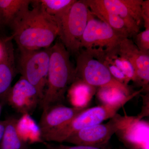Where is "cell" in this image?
Segmentation results:
<instances>
[{
  "label": "cell",
  "instance_id": "5bb4252c",
  "mask_svg": "<svg viewBox=\"0 0 149 149\" xmlns=\"http://www.w3.org/2000/svg\"><path fill=\"white\" fill-rule=\"evenodd\" d=\"M30 0H0V24L13 25L29 8Z\"/></svg>",
  "mask_w": 149,
  "mask_h": 149
},
{
  "label": "cell",
  "instance_id": "5b68a950",
  "mask_svg": "<svg viewBox=\"0 0 149 149\" xmlns=\"http://www.w3.org/2000/svg\"><path fill=\"white\" fill-rule=\"evenodd\" d=\"M92 14L84 0H76L62 16L55 18L60 41L70 54L77 55L81 39Z\"/></svg>",
  "mask_w": 149,
  "mask_h": 149
},
{
  "label": "cell",
  "instance_id": "30bf717a",
  "mask_svg": "<svg viewBox=\"0 0 149 149\" xmlns=\"http://www.w3.org/2000/svg\"><path fill=\"white\" fill-rule=\"evenodd\" d=\"M6 96L11 106L22 115L31 114L41 102L36 88L22 76Z\"/></svg>",
  "mask_w": 149,
  "mask_h": 149
},
{
  "label": "cell",
  "instance_id": "8992f818",
  "mask_svg": "<svg viewBox=\"0 0 149 149\" xmlns=\"http://www.w3.org/2000/svg\"><path fill=\"white\" fill-rule=\"evenodd\" d=\"M141 118L139 116H122L117 113L106 123H100L80 130L66 139L64 143L92 146H107L115 133L130 128Z\"/></svg>",
  "mask_w": 149,
  "mask_h": 149
},
{
  "label": "cell",
  "instance_id": "9a60e30c",
  "mask_svg": "<svg viewBox=\"0 0 149 149\" xmlns=\"http://www.w3.org/2000/svg\"><path fill=\"white\" fill-rule=\"evenodd\" d=\"M18 119L14 117L6 120V126L0 149H29L28 144L19 133L17 128Z\"/></svg>",
  "mask_w": 149,
  "mask_h": 149
},
{
  "label": "cell",
  "instance_id": "ba28073f",
  "mask_svg": "<svg viewBox=\"0 0 149 149\" xmlns=\"http://www.w3.org/2000/svg\"><path fill=\"white\" fill-rule=\"evenodd\" d=\"M90 10H103L120 16L132 37L140 32L143 23L141 16L143 0H84Z\"/></svg>",
  "mask_w": 149,
  "mask_h": 149
},
{
  "label": "cell",
  "instance_id": "4fadbf2b",
  "mask_svg": "<svg viewBox=\"0 0 149 149\" xmlns=\"http://www.w3.org/2000/svg\"><path fill=\"white\" fill-rule=\"evenodd\" d=\"M3 53L0 59V96L6 95L15 74L14 55L10 43L3 44Z\"/></svg>",
  "mask_w": 149,
  "mask_h": 149
},
{
  "label": "cell",
  "instance_id": "2e32d148",
  "mask_svg": "<svg viewBox=\"0 0 149 149\" xmlns=\"http://www.w3.org/2000/svg\"><path fill=\"white\" fill-rule=\"evenodd\" d=\"M117 46L114 49L107 52L106 59L123 72L128 82L130 80L136 82V71L134 66L128 60L118 52Z\"/></svg>",
  "mask_w": 149,
  "mask_h": 149
},
{
  "label": "cell",
  "instance_id": "d6986e66",
  "mask_svg": "<svg viewBox=\"0 0 149 149\" xmlns=\"http://www.w3.org/2000/svg\"><path fill=\"white\" fill-rule=\"evenodd\" d=\"M133 42L137 47L144 53L149 54V29H145L133 36Z\"/></svg>",
  "mask_w": 149,
  "mask_h": 149
},
{
  "label": "cell",
  "instance_id": "7c38bea8",
  "mask_svg": "<svg viewBox=\"0 0 149 149\" xmlns=\"http://www.w3.org/2000/svg\"><path fill=\"white\" fill-rule=\"evenodd\" d=\"M118 52L132 63L136 71L135 83L148 91L149 83V54L144 53L137 47L132 40L125 38L117 45Z\"/></svg>",
  "mask_w": 149,
  "mask_h": 149
},
{
  "label": "cell",
  "instance_id": "cb8c5ba5",
  "mask_svg": "<svg viewBox=\"0 0 149 149\" xmlns=\"http://www.w3.org/2000/svg\"><path fill=\"white\" fill-rule=\"evenodd\" d=\"M0 112H1V107H0Z\"/></svg>",
  "mask_w": 149,
  "mask_h": 149
},
{
  "label": "cell",
  "instance_id": "6da1fadb",
  "mask_svg": "<svg viewBox=\"0 0 149 149\" xmlns=\"http://www.w3.org/2000/svg\"><path fill=\"white\" fill-rule=\"evenodd\" d=\"M29 9L12 25L13 38L19 49L37 50L50 47L58 36L55 19L32 1Z\"/></svg>",
  "mask_w": 149,
  "mask_h": 149
},
{
  "label": "cell",
  "instance_id": "7402d4cb",
  "mask_svg": "<svg viewBox=\"0 0 149 149\" xmlns=\"http://www.w3.org/2000/svg\"><path fill=\"white\" fill-rule=\"evenodd\" d=\"M6 120H0V144L1 142L6 126Z\"/></svg>",
  "mask_w": 149,
  "mask_h": 149
},
{
  "label": "cell",
  "instance_id": "277c9868",
  "mask_svg": "<svg viewBox=\"0 0 149 149\" xmlns=\"http://www.w3.org/2000/svg\"><path fill=\"white\" fill-rule=\"evenodd\" d=\"M138 95L137 92L120 99L104 103L99 106L87 108L69 122L42 138L46 142L64 143L66 139L83 129L101 123L111 118L127 102Z\"/></svg>",
  "mask_w": 149,
  "mask_h": 149
},
{
  "label": "cell",
  "instance_id": "ffe728a7",
  "mask_svg": "<svg viewBox=\"0 0 149 149\" xmlns=\"http://www.w3.org/2000/svg\"><path fill=\"white\" fill-rule=\"evenodd\" d=\"M47 149H109L107 146H104L98 147L92 146H80V145H73L68 146L63 145L62 143L54 144L45 143Z\"/></svg>",
  "mask_w": 149,
  "mask_h": 149
},
{
  "label": "cell",
  "instance_id": "d4e9b609",
  "mask_svg": "<svg viewBox=\"0 0 149 149\" xmlns=\"http://www.w3.org/2000/svg\"><path fill=\"white\" fill-rule=\"evenodd\" d=\"M29 149H30V148H29Z\"/></svg>",
  "mask_w": 149,
  "mask_h": 149
},
{
  "label": "cell",
  "instance_id": "7a4b0ae2",
  "mask_svg": "<svg viewBox=\"0 0 149 149\" xmlns=\"http://www.w3.org/2000/svg\"><path fill=\"white\" fill-rule=\"evenodd\" d=\"M50 61L47 85L40 106L44 109L63 104L68 87L74 81L75 68L70 54L60 40L49 47Z\"/></svg>",
  "mask_w": 149,
  "mask_h": 149
},
{
  "label": "cell",
  "instance_id": "9c48e42d",
  "mask_svg": "<svg viewBox=\"0 0 149 149\" xmlns=\"http://www.w3.org/2000/svg\"><path fill=\"white\" fill-rule=\"evenodd\" d=\"M124 38L106 23L95 18L92 13L82 36L80 48L109 50Z\"/></svg>",
  "mask_w": 149,
  "mask_h": 149
},
{
  "label": "cell",
  "instance_id": "ac0fdd59",
  "mask_svg": "<svg viewBox=\"0 0 149 149\" xmlns=\"http://www.w3.org/2000/svg\"><path fill=\"white\" fill-rule=\"evenodd\" d=\"M76 0H38L35 3L45 13L55 19L62 16Z\"/></svg>",
  "mask_w": 149,
  "mask_h": 149
},
{
  "label": "cell",
  "instance_id": "e0dca14e",
  "mask_svg": "<svg viewBox=\"0 0 149 149\" xmlns=\"http://www.w3.org/2000/svg\"><path fill=\"white\" fill-rule=\"evenodd\" d=\"M95 17L105 22L118 34L125 38L132 37L124 20L120 16L103 10H91Z\"/></svg>",
  "mask_w": 149,
  "mask_h": 149
},
{
  "label": "cell",
  "instance_id": "52a82bcc",
  "mask_svg": "<svg viewBox=\"0 0 149 149\" xmlns=\"http://www.w3.org/2000/svg\"><path fill=\"white\" fill-rule=\"evenodd\" d=\"M19 50V70L22 77L36 88L42 101L49 65V47L37 50Z\"/></svg>",
  "mask_w": 149,
  "mask_h": 149
},
{
  "label": "cell",
  "instance_id": "44dd1931",
  "mask_svg": "<svg viewBox=\"0 0 149 149\" xmlns=\"http://www.w3.org/2000/svg\"><path fill=\"white\" fill-rule=\"evenodd\" d=\"M141 16L145 29H149V1H143L141 5Z\"/></svg>",
  "mask_w": 149,
  "mask_h": 149
},
{
  "label": "cell",
  "instance_id": "3957f363",
  "mask_svg": "<svg viewBox=\"0 0 149 149\" xmlns=\"http://www.w3.org/2000/svg\"><path fill=\"white\" fill-rule=\"evenodd\" d=\"M104 54V50L101 49H81L77 55L73 83L91 87L116 88L125 95H130L132 93L128 85L116 80L105 65Z\"/></svg>",
  "mask_w": 149,
  "mask_h": 149
},
{
  "label": "cell",
  "instance_id": "8fae6325",
  "mask_svg": "<svg viewBox=\"0 0 149 149\" xmlns=\"http://www.w3.org/2000/svg\"><path fill=\"white\" fill-rule=\"evenodd\" d=\"M87 108L86 106L68 107L60 104L43 109L38 125L41 139L43 136L69 122Z\"/></svg>",
  "mask_w": 149,
  "mask_h": 149
},
{
  "label": "cell",
  "instance_id": "603a6c76",
  "mask_svg": "<svg viewBox=\"0 0 149 149\" xmlns=\"http://www.w3.org/2000/svg\"><path fill=\"white\" fill-rule=\"evenodd\" d=\"M3 53V44L0 43V59L2 56Z\"/></svg>",
  "mask_w": 149,
  "mask_h": 149
}]
</instances>
